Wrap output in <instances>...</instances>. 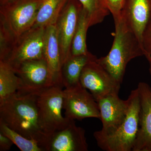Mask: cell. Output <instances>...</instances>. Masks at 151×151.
Returning a JSON list of instances; mask_svg holds the SVG:
<instances>
[{"label": "cell", "mask_w": 151, "mask_h": 151, "mask_svg": "<svg viewBox=\"0 0 151 151\" xmlns=\"http://www.w3.org/2000/svg\"><path fill=\"white\" fill-rule=\"evenodd\" d=\"M0 122L37 142L46 151L50 137L41 119L34 93L18 92L0 103Z\"/></svg>", "instance_id": "obj_1"}, {"label": "cell", "mask_w": 151, "mask_h": 151, "mask_svg": "<svg viewBox=\"0 0 151 151\" xmlns=\"http://www.w3.org/2000/svg\"><path fill=\"white\" fill-rule=\"evenodd\" d=\"M114 22L115 37L111 50L107 55L97 58L96 61L122 84L128 63L144 55L145 52L137 37L121 17Z\"/></svg>", "instance_id": "obj_2"}, {"label": "cell", "mask_w": 151, "mask_h": 151, "mask_svg": "<svg viewBox=\"0 0 151 151\" xmlns=\"http://www.w3.org/2000/svg\"><path fill=\"white\" fill-rule=\"evenodd\" d=\"M127 99L129 106L127 115L119 127L110 134H93L97 145L103 150H133L139 124L140 103L137 88L132 90Z\"/></svg>", "instance_id": "obj_3"}, {"label": "cell", "mask_w": 151, "mask_h": 151, "mask_svg": "<svg viewBox=\"0 0 151 151\" xmlns=\"http://www.w3.org/2000/svg\"><path fill=\"white\" fill-rule=\"evenodd\" d=\"M44 0H9L0 4V22L16 40L32 28Z\"/></svg>", "instance_id": "obj_4"}, {"label": "cell", "mask_w": 151, "mask_h": 151, "mask_svg": "<svg viewBox=\"0 0 151 151\" xmlns=\"http://www.w3.org/2000/svg\"><path fill=\"white\" fill-rule=\"evenodd\" d=\"M63 87L55 85L33 92L36 97L42 121L50 137L54 132L64 129L72 120L62 115Z\"/></svg>", "instance_id": "obj_5"}, {"label": "cell", "mask_w": 151, "mask_h": 151, "mask_svg": "<svg viewBox=\"0 0 151 151\" xmlns=\"http://www.w3.org/2000/svg\"><path fill=\"white\" fill-rule=\"evenodd\" d=\"M46 27L32 28L16 40L6 61L13 69L22 63L44 59Z\"/></svg>", "instance_id": "obj_6"}, {"label": "cell", "mask_w": 151, "mask_h": 151, "mask_svg": "<svg viewBox=\"0 0 151 151\" xmlns=\"http://www.w3.org/2000/svg\"><path fill=\"white\" fill-rule=\"evenodd\" d=\"M63 109L68 119L81 121L86 118L100 119L97 101L81 84L63 90Z\"/></svg>", "instance_id": "obj_7"}, {"label": "cell", "mask_w": 151, "mask_h": 151, "mask_svg": "<svg viewBox=\"0 0 151 151\" xmlns=\"http://www.w3.org/2000/svg\"><path fill=\"white\" fill-rule=\"evenodd\" d=\"M96 60L91 61L85 65L79 81L81 86L88 89L97 101L108 94L119 93L121 83Z\"/></svg>", "instance_id": "obj_8"}, {"label": "cell", "mask_w": 151, "mask_h": 151, "mask_svg": "<svg viewBox=\"0 0 151 151\" xmlns=\"http://www.w3.org/2000/svg\"><path fill=\"white\" fill-rule=\"evenodd\" d=\"M82 8L78 0H68L55 23L62 65L70 55L71 43Z\"/></svg>", "instance_id": "obj_9"}, {"label": "cell", "mask_w": 151, "mask_h": 151, "mask_svg": "<svg viewBox=\"0 0 151 151\" xmlns=\"http://www.w3.org/2000/svg\"><path fill=\"white\" fill-rule=\"evenodd\" d=\"M13 69L21 81V87L18 92L33 93L52 86L45 59L26 61Z\"/></svg>", "instance_id": "obj_10"}, {"label": "cell", "mask_w": 151, "mask_h": 151, "mask_svg": "<svg viewBox=\"0 0 151 151\" xmlns=\"http://www.w3.org/2000/svg\"><path fill=\"white\" fill-rule=\"evenodd\" d=\"M102 128L94 134L105 136L114 132L124 122L129 106L128 99L123 100L119 93L108 94L97 100Z\"/></svg>", "instance_id": "obj_11"}, {"label": "cell", "mask_w": 151, "mask_h": 151, "mask_svg": "<svg viewBox=\"0 0 151 151\" xmlns=\"http://www.w3.org/2000/svg\"><path fill=\"white\" fill-rule=\"evenodd\" d=\"M137 88L140 103L139 124L132 151H151V87L140 82Z\"/></svg>", "instance_id": "obj_12"}, {"label": "cell", "mask_w": 151, "mask_h": 151, "mask_svg": "<svg viewBox=\"0 0 151 151\" xmlns=\"http://www.w3.org/2000/svg\"><path fill=\"white\" fill-rule=\"evenodd\" d=\"M88 145L83 128L72 120L64 129L52 135L46 151H87Z\"/></svg>", "instance_id": "obj_13"}, {"label": "cell", "mask_w": 151, "mask_h": 151, "mask_svg": "<svg viewBox=\"0 0 151 151\" xmlns=\"http://www.w3.org/2000/svg\"><path fill=\"white\" fill-rule=\"evenodd\" d=\"M121 17L142 44L143 32L151 17V0H124Z\"/></svg>", "instance_id": "obj_14"}, {"label": "cell", "mask_w": 151, "mask_h": 151, "mask_svg": "<svg viewBox=\"0 0 151 151\" xmlns=\"http://www.w3.org/2000/svg\"><path fill=\"white\" fill-rule=\"evenodd\" d=\"M44 56L50 73L52 86L63 87L61 78L60 47L55 24L48 26L45 28Z\"/></svg>", "instance_id": "obj_15"}, {"label": "cell", "mask_w": 151, "mask_h": 151, "mask_svg": "<svg viewBox=\"0 0 151 151\" xmlns=\"http://www.w3.org/2000/svg\"><path fill=\"white\" fill-rule=\"evenodd\" d=\"M97 57L89 52L85 54L71 55L63 63L61 68L62 85L65 89L80 85V77L83 68L91 61L96 60Z\"/></svg>", "instance_id": "obj_16"}, {"label": "cell", "mask_w": 151, "mask_h": 151, "mask_svg": "<svg viewBox=\"0 0 151 151\" xmlns=\"http://www.w3.org/2000/svg\"><path fill=\"white\" fill-rule=\"evenodd\" d=\"M21 87L18 76L7 63L0 60V103L16 94Z\"/></svg>", "instance_id": "obj_17"}, {"label": "cell", "mask_w": 151, "mask_h": 151, "mask_svg": "<svg viewBox=\"0 0 151 151\" xmlns=\"http://www.w3.org/2000/svg\"><path fill=\"white\" fill-rule=\"evenodd\" d=\"M68 0H44L32 28L46 27L55 24Z\"/></svg>", "instance_id": "obj_18"}, {"label": "cell", "mask_w": 151, "mask_h": 151, "mask_svg": "<svg viewBox=\"0 0 151 151\" xmlns=\"http://www.w3.org/2000/svg\"><path fill=\"white\" fill-rule=\"evenodd\" d=\"M90 27L89 18L82 7L71 43L70 55H81L89 52L86 47V39L87 30Z\"/></svg>", "instance_id": "obj_19"}, {"label": "cell", "mask_w": 151, "mask_h": 151, "mask_svg": "<svg viewBox=\"0 0 151 151\" xmlns=\"http://www.w3.org/2000/svg\"><path fill=\"white\" fill-rule=\"evenodd\" d=\"M82 5L90 22V27L104 20L110 12L105 0H78Z\"/></svg>", "instance_id": "obj_20"}, {"label": "cell", "mask_w": 151, "mask_h": 151, "mask_svg": "<svg viewBox=\"0 0 151 151\" xmlns=\"http://www.w3.org/2000/svg\"><path fill=\"white\" fill-rule=\"evenodd\" d=\"M0 132L8 137L21 151H45L37 142L25 137L2 122H0Z\"/></svg>", "instance_id": "obj_21"}, {"label": "cell", "mask_w": 151, "mask_h": 151, "mask_svg": "<svg viewBox=\"0 0 151 151\" xmlns=\"http://www.w3.org/2000/svg\"><path fill=\"white\" fill-rule=\"evenodd\" d=\"M15 40L5 26L0 22V60H6Z\"/></svg>", "instance_id": "obj_22"}, {"label": "cell", "mask_w": 151, "mask_h": 151, "mask_svg": "<svg viewBox=\"0 0 151 151\" xmlns=\"http://www.w3.org/2000/svg\"><path fill=\"white\" fill-rule=\"evenodd\" d=\"M142 44L145 54L151 55V17L143 32Z\"/></svg>", "instance_id": "obj_23"}, {"label": "cell", "mask_w": 151, "mask_h": 151, "mask_svg": "<svg viewBox=\"0 0 151 151\" xmlns=\"http://www.w3.org/2000/svg\"><path fill=\"white\" fill-rule=\"evenodd\" d=\"M124 0H105L106 4L114 20L121 17V12Z\"/></svg>", "instance_id": "obj_24"}, {"label": "cell", "mask_w": 151, "mask_h": 151, "mask_svg": "<svg viewBox=\"0 0 151 151\" xmlns=\"http://www.w3.org/2000/svg\"><path fill=\"white\" fill-rule=\"evenodd\" d=\"M14 144L8 137L0 132V151L9 150Z\"/></svg>", "instance_id": "obj_25"}, {"label": "cell", "mask_w": 151, "mask_h": 151, "mask_svg": "<svg viewBox=\"0 0 151 151\" xmlns=\"http://www.w3.org/2000/svg\"><path fill=\"white\" fill-rule=\"evenodd\" d=\"M144 55L145 56L146 59L148 61L149 63V72H150V74L151 76V55L148 54V53H145Z\"/></svg>", "instance_id": "obj_26"}, {"label": "cell", "mask_w": 151, "mask_h": 151, "mask_svg": "<svg viewBox=\"0 0 151 151\" xmlns=\"http://www.w3.org/2000/svg\"><path fill=\"white\" fill-rule=\"evenodd\" d=\"M9 0H0V4L7 1Z\"/></svg>", "instance_id": "obj_27"}, {"label": "cell", "mask_w": 151, "mask_h": 151, "mask_svg": "<svg viewBox=\"0 0 151 151\" xmlns=\"http://www.w3.org/2000/svg\"></svg>", "instance_id": "obj_28"}]
</instances>
